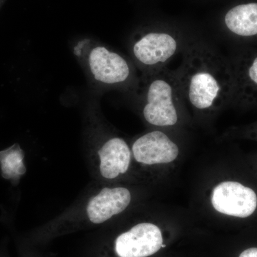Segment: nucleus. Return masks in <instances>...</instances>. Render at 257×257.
I'll list each match as a JSON object with an SVG mask.
<instances>
[{
	"label": "nucleus",
	"instance_id": "f03ea898",
	"mask_svg": "<svg viewBox=\"0 0 257 257\" xmlns=\"http://www.w3.org/2000/svg\"><path fill=\"white\" fill-rule=\"evenodd\" d=\"M144 118L157 127H172L184 116L186 104L176 69L168 67L145 76Z\"/></svg>",
	"mask_w": 257,
	"mask_h": 257
},
{
	"label": "nucleus",
	"instance_id": "7ed1b4c3",
	"mask_svg": "<svg viewBox=\"0 0 257 257\" xmlns=\"http://www.w3.org/2000/svg\"><path fill=\"white\" fill-rule=\"evenodd\" d=\"M185 46L182 38L174 32L155 30L139 38L134 44L133 52L135 58L145 69L146 76L167 67Z\"/></svg>",
	"mask_w": 257,
	"mask_h": 257
},
{
	"label": "nucleus",
	"instance_id": "20e7f679",
	"mask_svg": "<svg viewBox=\"0 0 257 257\" xmlns=\"http://www.w3.org/2000/svg\"><path fill=\"white\" fill-rule=\"evenodd\" d=\"M169 240L158 225L140 223L116 236L113 253L115 257H155L167 248Z\"/></svg>",
	"mask_w": 257,
	"mask_h": 257
},
{
	"label": "nucleus",
	"instance_id": "1a4fd4ad",
	"mask_svg": "<svg viewBox=\"0 0 257 257\" xmlns=\"http://www.w3.org/2000/svg\"><path fill=\"white\" fill-rule=\"evenodd\" d=\"M131 199V193L124 187L103 189L88 203V217L94 224H101L124 211Z\"/></svg>",
	"mask_w": 257,
	"mask_h": 257
},
{
	"label": "nucleus",
	"instance_id": "9d476101",
	"mask_svg": "<svg viewBox=\"0 0 257 257\" xmlns=\"http://www.w3.org/2000/svg\"><path fill=\"white\" fill-rule=\"evenodd\" d=\"M100 172L106 179H114L126 173L131 162V150L122 139L111 138L98 152Z\"/></svg>",
	"mask_w": 257,
	"mask_h": 257
},
{
	"label": "nucleus",
	"instance_id": "ddd939ff",
	"mask_svg": "<svg viewBox=\"0 0 257 257\" xmlns=\"http://www.w3.org/2000/svg\"><path fill=\"white\" fill-rule=\"evenodd\" d=\"M234 257H257V245H249L240 248Z\"/></svg>",
	"mask_w": 257,
	"mask_h": 257
},
{
	"label": "nucleus",
	"instance_id": "6e6552de",
	"mask_svg": "<svg viewBox=\"0 0 257 257\" xmlns=\"http://www.w3.org/2000/svg\"><path fill=\"white\" fill-rule=\"evenodd\" d=\"M235 92L231 104L249 106L257 104V54H247L235 62Z\"/></svg>",
	"mask_w": 257,
	"mask_h": 257
},
{
	"label": "nucleus",
	"instance_id": "0eeeda50",
	"mask_svg": "<svg viewBox=\"0 0 257 257\" xmlns=\"http://www.w3.org/2000/svg\"><path fill=\"white\" fill-rule=\"evenodd\" d=\"M89 66L94 78L109 85L122 84L132 77L127 61L116 52L104 47H97L91 52Z\"/></svg>",
	"mask_w": 257,
	"mask_h": 257
},
{
	"label": "nucleus",
	"instance_id": "f8f14e48",
	"mask_svg": "<svg viewBox=\"0 0 257 257\" xmlns=\"http://www.w3.org/2000/svg\"><path fill=\"white\" fill-rule=\"evenodd\" d=\"M23 158V150L18 145L0 152V163L4 178L16 180L25 175L26 167L24 165Z\"/></svg>",
	"mask_w": 257,
	"mask_h": 257
},
{
	"label": "nucleus",
	"instance_id": "4468645a",
	"mask_svg": "<svg viewBox=\"0 0 257 257\" xmlns=\"http://www.w3.org/2000/svg\"><path fill=\"white\" fill-rule=\"evenodd\" d=\"M243 136L257 140V124L250 126L246 131L243 132Z\"/></svg>",
	"mask_w": 257,
	"mask_h": 257
},
{
	"label": "nucleus",
	"instance_id": "9b49d317",
	"mask_svg": "<svg viewBox=\"0 0 257 257\" xmlns=\"http://www.w3.org/2000/svg\"><path fill=\"white\" fill-rule=\"evenodd\" d=\"M226 29L234 35L251 37L257 35V3L237 5L224 17Z\"/></svg>",
	"mask_w": 257,
	"mask_h": 257
},
{
	"label": "nucleus",
	"instance_id": "39448f33",
	"mask_svg": "<svg viewBox=\"0 0 257 257\" xmlns=\"http://www.w3.org/2000/svg\"><path fill=\"white\" fill-rule=\"evenodd\" d=\"M211 202L213 208L221 214L246 219L256 212L257 194L241 182L224 181L213 189Z\"/></svg>",
	"mask_w": 257,
	"mask_h": 257
},
{
	"label": "nucleus",
	"instance_id": "f257e3e1",
	"mask_svg": "<svg viewBox=\"0 0 257 257\" xmlns=\"http://www.w3.org/2000/svg\"><path fill=\"white\" fill-rule=\"evenodd\" d=\"M176 69L186 104L194 112L209 115L232 103L235 92L231 62L205 42L186 45Z\"/></svg>",
	"mask_w": 257,
	"mask_h": 257
},
{
	"label": "nucleus",
	"instance_id": "423d86ee",
	"mask_svg": "<svg viewBox=\"0 0 257 257\" xmlns=\"http://www.w3.org/2000/svg\"><path fill=\"white\" fill-rule=\"evenodd\" d=\"M137 162L146 165H166L179 156L178 145L164 132L155 130L139 138L133 146Z\"/></svg>",
	"mask_w": 257,
	"mask_h": 257
}]
</instances>
